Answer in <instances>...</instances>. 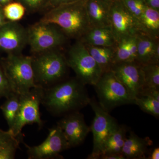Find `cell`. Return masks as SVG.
Instances as JSON below:
<instances>
[{"label": "cell", "instance_id": "34", "mask_svg": "<svg viewBox=\"0 0 159 159\" xmlns=\"http://www.w3.org/2000/svg\"><path fill=\"white\" fill-rule=\"evenodd\" d=\"M145 5L159 11V0H143Z\"/></svg>", "mask_w": 159, "mask_h": 159}, {"label": "cell", "instance_id": "26", "mask_svg": "<svg viewBox=\"0 0 159 159\" xmlns=\"http://www.w3.org/2000/svg\"><path fill=\"white\" fill-rule=\"evenodd\" d=\"M25 8L19 2L9 3L4 9V15L6 18L11 21H17L21 19L25 12Z\"/></svg>", "mask_w": 159, "mask_h": 159}, {"label": "cell", "instance_id": "32", "mask_svg": "<svg viewBox=\"0 0 159 159\" xmlns=\"http://www.w3.org/2000/svg\"><path fill=\"white\" fill-rule=\"evenodd\" d=\"M80 0H49L46 6L51 7V9L61 5L74 2Z\"/></svg>", "mask_w": 159, "mask_h": 159}, {"label": "cell", "instance_id": "39", "mask_svg": "<svg viewBox=\"0 0 159 159\" xmlns=\"http://www.w3.org/2000/svg\"><path fill=\"white\" fill-rule=\"evenodd\" d=\"M6 1H7V2H9L10 0H6Z\"/></svg>", "mask_w": 159, "mask_h": 159}, {"label": "cell", "instance_id": "37", "mask_svg": "<svg viewBox=\"0 0 159 159\" xmlns=\"http://www.w3.org/2000/svg\"><path fill=\"white\" fill-rule=\"evenodd\" d=\"M103 2H105L106 3H107L109 5H111L112 3L118 1V0H102Z\"/></svg>", "mask_w": 159, "mask_h": 159}, {"label": "cell", "instance_id": "35", "mask_svg": "<svg viewBox=\"0 0 159 159\" xmlns=\"http://www.w3.org/2000/svg\"><path fill=\"white\" fill-rule=\"evenodd\" d=\"M149 159H159V148H156L152 152L151 154Z\"/></svg>", "mask_w": 159, "mask_h": 159}, {"label": "cell", "instance_id": "6", "mask_svg": "<svg viewBox=\"0 0 159 159\" xmlns=\"http://www.w3.org/2000/svg\"><path fill=\"white\" fill-rule=\"evenodd\" d=\"M66 58L68 66L73 69L76 77L84 85H95L103 74L101 68L80 40L71 48L68 57Z\"/></svg>", "mask_w": 159, "mask_h": 159}, {"label": "cell", "instance_id": "33", "mask_svg": "<svg viewBox=\"0 0 159 159\" xmlns=\"http://www.w3.org/2000/svg\"><path fill=\"white\" fill-rule=\"evenodd\" d=\"M101 159H125V157L122 153H112L103 155L100 157Z\"/></svg>", "mask_w": 159, "mask_h": 159}, {"label": "cell", "instance_id": "2", "mask_svg": "<svg viewBox=\"0 0 159 159\" xmlns=\"http://www.w3.org/2000/svg\"><path fill=\"white\" fill-rule=\"evenodd\" d=\"M86 2L80 0L52 8L40 21L55 25L69 37L80 39L91 28Z\"/></svg>", "mask_w": 159, "mask_h": 159}, {"label": "cell", "instance_id": "16", "mask_svg": "<svg viewBox=\"0 0 159 159\" xmlns=\"http://www.w3.org/2000/svg\"><path fill=\"white\" fill-rule=\"evenodd\" d=\"M86 8L91 28L110 27V5L102 0H86Z\"/></svg>", "mask_w": 159, "mask_h": 159}, {"label": "cell", "instance_id": "11", "mask_svg": "<svg viewBox=\"0 0 159 159\" xmlns=\"http://www.w3.org/2000/svg\"><path fill=\"white\" fill-rule=\"evenodd\" d=\"M110 22L117 43L124 38L140 32L138 20L125 8L121 0L110 5Z\"/></svg>", "mask_w": 159, "mask_h": 159}, {"label": "cell", "instance_id": "31", "mask_svg": "<svg viewBox=\"0 0 159 159\" xmlns=\"http://www.w3.org/2000/svg\"><path fill=\"white\" fill-rule=\"evenodd\" d=\"M14 137L15 136L9 129L8 131H4L0 129V150Z\"/></svg>", "mask_w": 159, "mask_h": 159}, {"label": "cell", "instance_id": "9", "mask_svg": "<svg viewBox=\"0 0 159 159\" xmlns=\"http://www.w3.org/2000/svg\"><path fill=\"white\" fill-rule=\"evenodd\" d=\"M66 34L57 26L40 21L28 31V43L37 54L53 50L65 42Z\"/></svg>", "mask_w": 159, "mask_h": 159}, {"label": "cell", "instance_id": "25", "mask_svg": "<svg viewBox=\"0 0 159 159\" xmlns=\"http://www.w3.org/2000/svg\"><path fill=\"white\" fill-rule=\"evenodd\" d=\"M134 104L146 113L158 119L159 100L145 95H139L134 99Z\"/></svg>", "mask_w": 159, "mask_h": 159}, {"label": "cell", "instance_id": "22", "mask_svg": "<svg viewBox=\"0 0 159 159\" xmlns=\"http://www.w3.org/2000/svg\"><path fill=\"white\" fill-rule=\"evenodd\" d=\"M127 132L125 126L119 125L106 141L101 156L109 154L122 153V148L126 138Z\"/></svg>", "mask_w": 159, "mask_h": 159}, {"label": "cell", "instance_id": "14", "mask_svg": "<svg viewBox=\"0 0 159 159\" xmlns=\"http://www.w3.org/2000/svg\"><path fill=\"white\" fill-rule=\"evenodd\" d=\"M28 43V31L16 21L0 26V48L16 53Z\"/></svg>", "mask_w": 159, "mask_h": 159}, {"label": "cell", "instance_id": "19", "mask_svg": "<svg viewBox=\"0 0 159 159\" xmlns=\"http://www.w3.org/2000/svg\"><path fill=\"white\" fill-rule=\"evenodd\" d=\"M137 34L124 38L117 43L114 64L137 62Z\"/></svg>", "mask_w": 159, "mask_h": 159}, {"label": "cell", "instance_id": "1", "mask_svg": "<svg viewBox=\"0 0 159 159\" xmlns=\"http://www.w3.org/2000/svg\"><path fill=\"white\" fill-rule=\"evenodd\" d=\"M85 86L77 77L60 81L43 89L41 104L55 116L79 111L91 101Z\"/></svg>", "mask_w": 159, "mask_h": 159}, {"label": "cell", "instance_id": "4", "mask_svg": "<svg viewBox=\"0 0 159 159\" xmlns=\"http://www.w3.org/2000/svg\"><path fill=\"white\" fill-rule=\"evenodd\" d=\"M2 69L12 92L19 95L36 86L32 57L11 54L2 63Z\"/></svg>", "mask_w": 159, "mask_h": 159}, {"label": "cell", "instance_id": "36", "mask_svg": "<svg viewBox=\"0 0 159 159\" xmlns=\"http://www.w3.org/2000/svg\"><path fill=\"white\" fill-rule=\"evenodd\" d=\"M3 15H4L3 14L2 12V10L0 9V26L1 25H2L4 24V17H3Z\"/></svg>", "mask_w": 159, "mask_h": 159}, {"label": "cell", "instance_id": "7", "mask_svg": "<svg viewBox=\"0 0 159 159\" xmlns=\"http://www.w3.org/2000/svg\"><path fill=\"white\" fill-rule=\"evenodd\" d=\"M43 89L35 87L20 95V106L17 117L11 131L14 136L22 134L23 127L27 125L37 124L39 129L44 125L41 118L39 106L41 104Z\"/></svg>", "mask_w": 159, "mask_h": 159}, {"label": "cell", "instance_id": "3", "mask_svg": "<svg viewBox=\"0 0 159 159\" xmlns=\"http://www.w3.org/2000/svg\"><path fill=\"white\" fill-rule=\"evenodd\" d=\"M32 66L35 84L43 89L61 81L69 67L61 53L50 51L32 57Z\"/></svg>", "mask_w": 159, "mask_h": 159}, {"label": "cell", "instance_id": "17", "mask_svg": "<svg viewBox=\"0 0 159 159\" xmlns=\"http://www.w3.org/2000/svg\"><path fill=\"white\" fill-rule=\"evenodd\" d=\"M151 143L149 139H142L131 132L129 135L126 137L122 153L126 159H146L148 146Z\"/></svg>", "mask_w": 159, "mask_h": 159}, {"label": "cell", "instance_id": "23", "mask_svg": "<svg viewBox=\"0 0 159 159\" xmlns=\"http://www.w3.org/2000/svg\"><path fill=\"white\" fill-rule=\"evenodd\" d=\"M6 99V101L0 107V109L2 111L9 129H11L14 125L18 113L20 95L12 93Z\"/></svg>", "mask_w": 159, "mask_h": 159}, {"label": "cell", "instance_id": "28", "mask_svg": "<svg viewBox=\"0 0 159 159\" xmlns=\"http://www.w3.org/2000/svg\"><path fill=\"white\" fill-rule=\"evenodd\" d=\"M121 1L130 14L139 20L146 6L143 0H121Z\"/></svg>", "mask_w": 159, "mask_h": 159}, {"label": "cell", "instance_id": "21", "mask_svg": "<svg viewBox=\"0 0 159 159\" xmlns=\"http://www.w3.org/2000/svg\"><path fill=\"white\" fill-rule=\"evenodd\" d=\"M84 44L91 56L101 68L103 73L111 70L114 64L116 45L103 47Z\"/></svg>", "mask_w": 159, "mask_h": 159}, {"label": "cell", "instance_id": "30", "mask_svg": "<svg viewBox=\"0 0 159 159\" xmlns=\"http://www.w3.org/2000/svg\"><path fill=\"white\" fill-rule=\"evenodd\" d=\"M29 11H36L46 6L49 0H17Z\"/></svg>", "mask_w": 159, "mask_h": 159}, {"label": "cell", "instance_id": "12", "mask_svg": "<svg viewBox=\"0 0 159 159\" xmlns=\"http://www.w3.org/2000/svg\"><path fill=\"white\" fill-rule=\"evenodd\" d=\"M111 70L125 87L134 101L145 85L142 65L137 62L117 63L112 66Z\"/></svg>", "mask_w": 159, "mask_h": 159}, {"label": "cell", "instance_id": "38", "mask_svg": "<svg viewBox=\"0 0 159 159\" xmlns=\"http://www.w3.org/2000/svg\"><path fill=\"white\" fill-rule=\"evenodd\" d=\"M7 2V1H6V0H0V3L4 4V3H6Z\"/></svg>", "mask_w": 159, "mask_h": 159}, {"label": "cell", "instance_id": "13", "mask_svg": "<svg viewBox=\"0 0 159 159\" xmlns=\"http://www.w3.org/2000/svg\"><path fill=\"white\" fill-rule=\"evenodd\" d=\"M57 125L62 130L70 148L82 144L91 132L90 127L86 123L84 115L79 111L63 116Z\"/></svg>", "mask_w": 159, "mask_h": 159}, {"label": "cell", "instance_id": "29", "mask_svg": "<svg viewBox=\"0 0 159 159\" xmlns=\"http://www.w3.org/2000/svg\"><path fill=\"white\" fill-rule=\"evenodd\" d=\"M12 93L2 68L0 67V98H7Z\"/></svg>", "mask_w": 159, "mask_h": 159}, {"label": "cell", "instance_id": "10", "mask_svg": "<svg viewBox=\"0 0 159 159\" xmlns=\"http://www.w3.org/2000/svg\"><path fill=\"white\" fill-rule=\"evenodd\" d=\"M23 143L27 148L29 159H62L61 153L70 148L62 130L57 125L49 129L48 135L40 145L30 146Z\"/></svg>", "mask_w": 159, "mask_h": 159}, {"label": "cell", "instance_id": "27", "mask_svg": "<svg viewBox=\"0 0 159 159\" xmlns=\"http://www.w3.org/2000/svg\"><path fill=\"white\" fill-rule=\"evenodd\" d=\"M22 141V134L13 137L0 150V159H14L16 150Z\"/></svg>", "mask_w": 159, "mask_h": 159}, {"label": "cell", "instance_id": "5", "mask_svg": "<svg viewBox=\"0 0 159 159\" xmlns=\"http://www.w3.org/2000/svg\"><path fill=\"white\" fill-rule=\"evenodd\" d=\"M94 86L99 105L107 112L121 106L134 104L125 87L111 70L103 73Z\"/></svg>", "mask_w": 159, "mask_h": 159}, {"label": "cell", "instance_id": "24", "mask_svg": "<svg viewBox=\"0 0 159 159\" xmlns=\"http://www.w3.org/2000/svg\"><path fill=\"white\" fill-rule=\"evenodd\" d=\"M142 67L145 81L143 90H159V64H147Z\"/></svg>", "mask_w": 159, "mask_h": 159}, {"label": "cell", "instance_id": "18", "mask_svg": "<svg viewBox=\"0 0 159 159\" xmlns=\"http://www.w3.org/2000/svg\"><path fill=\"white\" fill-rule=\"evenodd\" d=\"M80 40L86 44L103 47H113L117 43L110 27L91 28Z\"/></svg>", "mask_w": 159, "mask_h": 159}, {"label": "cell", "instance_id": "8", "mask_svg": "<svg viewBox=\"0 0 159 159\" xmlns=\"http://www.w3.org/2000/svg\"><path fill=\"white\" fill-rule=\"evenodd\" d=\"M95 116L90 127L93 135V148L87 159H99L106 141L112 133L119 127L116 119L103 109L94 99H91L89 104Z\"/></svg>", "mask_w": 159, "mask_h": 159}, {"label": "cell", "instance_id": "15", "mask_svg": "<svg viewBox=\"0 0 159 159\" xmlns=\"http://www.w3.org/2000/svg\"><path fill=\"white\" fill-rule=\"evenodd\" d=\"M137 62L141 65L159 63V39H155L141 32L137 34Z\"/></svg>", "mask_w": 159, "mask_h": 159}, {"label": "cell", "instance_id": "20", "mask_svg": "<svg viewBox=\"0 0 159 159\" xmlns=\"http://www.w3.org/2000/svg\"><path fill=\"white\" fill-rule=\"evenodd\" d=\"M138 22L140 32L155 39H159V11L145 6Z\"/></svg>", "mask_w": 159, "mask_h": 159}]
</instances>
